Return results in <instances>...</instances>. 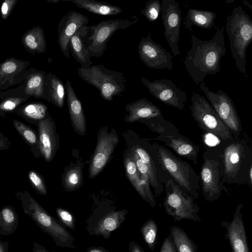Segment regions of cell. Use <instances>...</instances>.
<instances>
[{"label": "cell", "mask_w": 252, "mask_h": 252, "mask_svg": "<svg viewBox=\"0 0 252 252\" xmlns=\"http://www.w3.org/2000/svg\"><path fill=\"white\" fill-rule=\"evenodd\" d=\"M224 27H216V33L210 40H204L191 35V48L187 52L185 67L193 82L197 85L204 82L208 75L220 71V61L226 54Z\"/></svg>", "instance_id": "obj_1"}, {"label": "cell", "mask_w": 252, "mask_h": 252, "mask_svg": "<svg viewBox=\"0 0 252 252\" xmlns=\"http://www.w3.org/2000/svg\"><path fill=\"white\" fill-rule=\"evenodd\" d=\"M220 141L215 148L222 163L224 184L252 185L249 173L252 169V149L247 138Z\"/></svg>", "instance_id": "obj_2"}, {"label": "cell", "mask_w": 252, "mask_h": 252, "mask_svg": "<svg viewBox=\"0 0 252 252\" xmlns=\"http://www.w3.org/2000/svg\"><path fill=\"white\" fill-rule=\"evenodd\" d=\"M22 209L44 232L48 233L55 244L62 248H75L74 237L68 231L51 216L26 190L15 191Z\"/></svg>", "instance_id": "obj_3"}, {"label": "cell", "mask_w": 252, "mask_h": 252, "mask_svg": "<svg viewBox=\"0 0 252 252\" xmlns=\"http://www.w3.org/2000/svg\"><path fill=\"white\" fill-rule=\"evenodd\" d=\"M225 30L236 67L246 74V50L252 41V21L242 6L234 7L227 16Z\"/></svg>", "instance_id": "obj_4"}, {"label": "cell", "mask_w": 252, "mask_h": 252, "mask_svg": "<svg viewBox=\"0 0 252 252\" xmlns=\"http://www.w3.org/2000/svg\"><path fill=\"white\" fill-rule=\"evenodd\" d=\"M154 144L164 170L181 188L197 199L200 189L199 177L193 167L163 145Z\"/></svg>", "instance_id": "obj_5"}, {"label": "cell", "mask_w": 252, "mask_h": 252, "mask_svg": "<svg viewBox=\"0 0 252 252\" xmlns=\"http://www.w3.org/2000/svg\"><path fill=\"white\" fill-rule=\"evenodd\" d=\"M77 73L83 81L94 87L106 101H112L114 96L121 95L125 91L126 79L124 74L107 68L104 65L80 67Z\"/></svg>", "instance_id": "obj_6"}, {"label": "cell", "mask_w": 252, "mask_h": 252, "mask_svg": "<svg viewBox=\"0 0 252 252\" xmlns=\"http://www.w3.org/2000/svg\"><path fill=\"white\" fill-rule=\"evenodd\" d=\"M203 162L199 177L202 195L210 202L218 200L223 191L227 192L222 182L221 158L215 147H207L203 154Z\"/></svg>", "instance_id": "obj_7"}, {"label": "cell", "mask_w": 252, "mask_h": 252, "mask_svg": "<svg viewBox=\"0 0 252 252\" xmlns=\"http://www.w3.org/2000/svg\"><path fill=\"white\" fill-rule=\"evenodd\" d=\"M165 196L163 206L166 213L174 221L183 219L201 221L198 213L200 208L194 198L183 190L172 179H168L164 184Z\"/></svg>", "instance_id": "obj_8"}, {"label": "cell", "mask_w": 252, "mask_h": 252, "mask_svg": "<svg viewBox=\"0 0 252 252\" xmlns=\"http://www.w3.org/2000/svg\"><path fill=\"white\" fill-rule=\"evenodd\" d=\"M190 100L191 104L189 108L191 116L203 131L213 135L220 141L234 138L229 129L205 97L193 92Z\"/></svg>", "instance_id": "obj_9"}, {"label": "cell", "mask_w": 252, "mask_h": 252, "mask_svg": "<svg viewBox=\"0 0 252 252\" xmlns=\"http://www.w3.org/2000/svg\"><path fill=\"white\" fill-rule=\"evenodd\" d=\"M138 21L132 15L126 19L104 20L94 25L86 26L85 40L90 55L100 57L105 52L110 38L119 30L126 29Z\"/></svg>", "instance_id": "obj_10"}, {"label": "cell", "mask_w": 252, "mask_h": 252, "mask_svg": "<svg viewBox=\"0 0 252 252\" xmlns=\"http://www.w3.org/2000/svg\"><path fill=\"white\" fill-rule=\"evenodd\" d=\"M200 90L204 93L221 121L225 125L234 139L241 137L242 127L240 119L232 99L221 90L217 92L211 91L203 82L199 84Z\"/></svg>", "instance_id": "obj_11"}, {"label": "cell", "mask_w": 252, "mask_h": 252, "mask_svg": "<svg viewBox=\"0 0 252 252\" xmlns=\"http://www.w3.org/2000/svg\"><path fill=\"white\" fill-rule=\"evenodd\" d=\"M141 82L149 93L161 102L180 110L184 109L187 103L186 93L171 80L161 79L151 81L143 77Z\"/></svg>", "instance_id": "obj_12"}, {"label": "cell", "mask_w": 252, "mask_h": 252, "mask_svg": "<svg viewBox=\"0 0 252 252\" xmlns=\"http://www.w3.org/2000/svg\"><path fill=\"white\" fill-rule=\"evenodd\" d=\"M161 16L164 26V35L174 56L180 54L178 47L182 21L179 3L175 0H162Z\"/></svg>", "instance_id": "obj_13"}, {"label": "cell", "mask_w": 252, "mask_h": 252, "mask_svg": "<svg viewBox=\"0 0 252 252\" xmlns=\"http://www.w3.org/2000/svg\"><path fill=\"white\" fill-rule=\"evenodd\" d=\"M140 60L148 67L173 70V56L159 44L154 41L149 32L146 37H142L138 46Z\"/></svg>", "instance_id": "obj_14"}, {"label": "cell", "mask_w": 252, "mask_h": 252, "mask_svg": "<svg viewBox=\"0 0 252 252\" xmlns=\"http://www.w3.org/2000/svg\"><path fill=\"white\" fill-rule=\"evenodd\" d=\"M132 151L147 166L150 174V183L154 189V196H159L164 191V184L171 177L163 169L155 144L150 145L149 148L136 145Z\"/></svg>", "instance_id": "obj_15"}, {"label": "cell", "mask_w": 252, "mask_h": 252, "mask_svg": "<svg viewBox=\"0 0 252 252\" xmlns=\"http://www.w3.org/2000/svg\"><path fill=\"white\" fill-rule=\"evenodd\" d=\"M119 141V137L114 130L110 132L104 130L99 132L95 149L90 163V179L94 178L104 168Z\"/></svg>", "instance_id": "obj_16"}, {"label": "cell", "mask_w": 252, "mask_h": 252, "mask_svg": "<svg viewBox=\"0 0 252 252\" xmlns=\"http://www.w3.org/2000/svg\"><path fill=\"white\" fill-rule=\"evenodd\" d=\"M127 212V210H111L105 213L93 215L87 220L88 233L109 239L111 232L119 228L124 221Z\"/></svg>", "instance_id": "obj_17"}, {"label": "cell", "mask_w": 252, "mask_h": 252, "mask_svg": "<svg viewBox=\"0 0 252 252\" xmlns=\"http://www.w3.org/2000/svg\"><path fill=\"white\" fill-rule=\"evenodd\" d=\"M89 18L86 15L75 10L68 11L61 18L58 26V42L64 56H70L68 43L71 37L77 31L87 26Z\"/></svg>", "instance_id": "obj_18"}, {"label": "cell", "mask_w": 252, "mask_h": 252, "mask_svg": "<svg viewBox=\"0 0 252 252\" xmlns=\"http://www.w3.org/2000/svg\"><path fill=\"white\" fill-rule=\"evenodd\" d=\"M243 203L237 206L231 221H222L221 225L226 230L232 252H250L241 210Z\"/></svg>", "instance_id": "obj_19"}, {"label": "cell", "mask_w": 252, "mask_h": 252, "mask_svg": "<svg viewBox=\"0 0 252 252\" xmlns=\"http://www.w3.org/2000/svg\"><path fill=\"white\" fill-rule=\"evenodd\" d=\"M37 126L40 156L49 162L54 158L58 145L55 123L51 117H48L39 121Z\"/></svg>", "instance_id": "obj_20"}, {"label": "cell", "mask_w": 252, "mask_h": 252, "mask_svg": "<svg viewBox=\"0 0 252 252\" xmlns=\"http://www.w3.org/2000/svg\"><path fill=\"white\" fill-rule=\"evenodd\" d=\"M154 139L164 143L179 156L191 160L195 164L197 163L200 146L180 133L170 136L158 135Z\"/></svg>", "instance_id": "obj_21"}, {"label": "cell", "mask_w": 252, "mask_h": 252, "mask_svg": "<svg viewBox=\"0 0 252 252\" xmlns=\"http://www.w3.org/2000/svg\"><path fill=\"white\" fill-rule=\"evenodd\" d=\"M64 86L72 126L79 135H84L86 132V120L81 103L69 80L66 79Z\"/></svg>", "instance_id": "obj_22"}, {"label": "cell", "mask_w": 252, "mask_h": 252, "mask_svg": "<svg viewBox=\"0 0 252 252\" xmlns=\"http://www.w3.org/2000/svg\"><path fill=\"white\" fill-rule=\"evenodd\" d=\"M125 166L126 176L137 192L143 199L153 208L155 207L156 201L152 192L150 184L144 181L141 178L131 154L126 158Z\"/></svg>", "instance_id": "obj_23"}, {"label": "cell", "mask_w": 252, "mask_h": 252, "mask_svg": "<svg viewBox=\"0 0 252 252\" xmlns=\"http://www.w3.org/2000/svg\"><path fill=\"white\" fill-rule=\"evenodd\" d=\"M125 109L128 112L125 121L128 123L153 119L162 115L159 108L146 98L128 103Z\"/></svg>", "instance_id": "obj_24"}, {"label": "cell", "mask_w": 252, "mask_h": 252, "mask_svg": "<svg viewBox=\"0 0 252 252\" xmlns=\"http://www.w3.org/2000/svg\"><path fill=\"white\" fill-rule=\"evenodd\" d=\"M86 32V26L79 29L71 37L68 43L69 50L72 56L81 67L84 68H88L93 64L90 60L91 56L87 48L85 40Z\"/></svg>", "instance_id": "obj_25"}, {"label": "cell", "mask_w": 252, "mask_h": 252, "mask_svg": "<svg viewBox=\"0 0 252 252\" xmlns=\"http://www.w3.org/2000/svg\"><path fill=\"white\" fill-rule=\"evenodd\" d=\"M217 17L213 11L189 8L183 22L185 29L191 32L193 25L204 29H211L214 26Z\"/></svg>", "instance_id": "obj_26"}, {"label": "cell", "mask_w": 252, "mask_h": 252, "mask_svg": "<svg viewBox=\"0 0 252 252\" xmlns=\"http://www.w3.org/2000/svg\"><path fill=\"white\" fill-rule=\"evenodd\" d=\"M74 3L80 8L85 9L95 14L116 15L122 12L121 7L103 1L94 0H63Z\"/></svg>", "instance_id": "obj_27"}, {"label": "cell", "mask_w": 252, "mask_h": 252, "mask_svg": "<svg viewBox=\"0 0 252 252\" xmlns=\"http://www.w3.org/2000/svg\"><path fill=\"white\" fill-rule=\"evenodd\" d=\"M19 217L14 208L6 206L0 209V235L9 236L16 231Z\"/></svg>", "instance_id": "obj_28"}, {"label": "cell", "mask_w": 252, "mask_h": 252, "mask_svg": "<svg viewBox=\"0 0 252 252\" xmlns=\"http://www.w3.org/2000/svg\"><path fill=\"white\" fill-rule=\"evenodd\" d=\"M170 232L176 252H196V245L182 228L172 226Z\"/></svg>", "instance_id": "obj_29"}, {"label": "cell", "mask_w": 252, "mask_h": 252, "mask_svg": "<svg viewBox=\"0 0 252 252\" xmlns=\"http://www.w3.org/2000/svg\"><path fill=\"white\" fill-rule=\"evenodd\" d=\"M13 124L18 133L30 147L33 156L39 158L40 154L38 136L35 132L29 126L17 120H14Z\"/></svg>", "instance_id": "obj_30"}, {"label": "cell", "mask_w": 252, "mask_h": 252, "mask_svg": "<svg viewBox=\"0 0 252 252\" xmlns=\"http://www.w3.org/2000/svg\"><path fill=\"white\" fill-rule=\"evenodd\" d=\"M145 123L153 131L159 136H170L179 133L178 129L171 122L165 120L163 115L150 119L140 120Z\"/></svg>", "instance_id": "obj_31"}, {"label": "cell", "mask_w": 252, "mask_h": 252, "mask_svg": "<svg viewBox=\"0 0 252 252\" xmlns=\"http://www.w3.org/2000/svg\"><path fill=\"white\" fill-rule=\"evenodd\" d=\"M143 239L149 248L153 251L157 241L158 227L154 220L150 219L141 227Z\"/></svg>", "instance_id": "obj_32"}, {"label": "cell", "mask_w": 252, "mask_h": 252, "mask_svg": "<svg viewBox=\"0 0 252 252\" xmlns=\"http://www.w3.org/2000/svg\"><path fill=\"white\" fill-rule=\"evenodd\" d=\"M51 97L57 107L62 108L66 95L65 88L62 81L55 76L51 78Z\"/></svg>", "instance_id": "obj_33"}, {"label": "cell", "mask_w": 252, "mask_h": 252, "mask_svg": "<svg viewBox=\"0 0 252 252\" xmlns=\"http://www.w3.org/2000/svg\"><path fill=\"white\" fill-rule=\"evenodd\" d=\"M83 178L80 167L75 166L69 169L63 179L65 188L69 191H73L80 187Z\"/></svg>", "instance_id": "obj_34"}, {"label": "cell", "mask_w": 252, "mask_h": 252, "mask_svg": "<svg viewBox=\"0 0 252 252\" xmlns=\"http://www.w3.org/2000/svg\"><path fill=\"white\" fill-rule=\"evenodd\" d=\"M161 4L158 0H150L145 4L140 13L144 16L148 21H156L161 12Z\"/></svg>", "instance_id": "obj_35"}, {"label": "cell", "mask_w": 252, "mask_h": 252, "mask_svg": "<svg viewBox=\"0 0 252 252\" xmlns=\"http://www.w3.org/2000/svg\"><path fill=\"white\" fill-rule=\"evenodd\" d=\"M24 112L25 116L28 119L32 121H39V122L45 119L46 108L42 105L31 104L26 107Z\"/></svg>", "instance_id": "obj_36"}, {"label": "cell", "mask_w": 252, "mask_h": 252, "mask_svg": "<svg viewBox=\"0 0 252 252\" xmlns=\"http://www.w3.org/2000/svg\"><path fill=\"white\" fill-rule=\"evenodd\" d=\"M28 177L32 186L35 190L42 195L47 194V188L41 175L36 171L31 170L29 172Z\"/></svg>", "instance_id": "obj_37"}, {"label": "cell", "mask_w": 252, "mask_h": 252, "mask_svg": "<svg viewBox=\"0 0 252 252\" xmlns=\"http://www.w3.org/2000/svg\"><path fill=\"white\" fill-rule=\"evenodd\" d=\"M57 214L62 222L70 229L75 230V224L73 216L67 211L62 208L56 209Z\"/></svg>", "instance_id": "obj_38"}, {"label": "cell", "mask_w": 252, "mask_h": 252, "mask_svg": "<svg viewBox=\"0 0 252 252\" xmlns=\"http://www.w3.org/2000/svg\"><path fill=\"white\" fill-rule=\"evenodd\" d=\"M159 252H176L170 234L164 239Z\"/></svg>", "instance_id": "obj_39"}, {"label": "cell", "mask_w": 252, "mask_h": 252, "mask_svg": "<svg viewBox=\"0 0 252 252\" xmlns=\"http://www.w3.org/2000/svg\"><path fill=\"white\" fill-rule=\"evenodd\" d=\"M11 148V143L0 131V151L9 149Z\"/></svg>", "instance_id": "obj_40"}, {"label": "cell", "mask_w": 252, "mask_h": 252, "mask_svg": "<svg viewBox=\"0 0 252 252\" xmlns=\"http://www.w3.org/2000/svg\"><path fill=\"white\" fill-rule=\"evenodd\" d=\"M2 71L6 73H11L16 69V65L13 62H6L2 65Z\"/></svg>", "instance_id": "obj_41"}, {"label": "cell", "mask_w": 252, "mask_h": 252, "mask_svg": "<svg viewBox=\"0 0 252 252\" xmlns=\"http://www.w3.org/2000/svg\"><path fill=\"white\" fill-rule=\"evenodd\" d=\"M42 78L39 76H35L32 78L28 82L29 88H34L38 87L41 82Z\"/></svg>", "instance_id": "obj_42"}, {"label": "cell", "mask_w": 252, "mask_h": 252, "mask_svg": "<svg viewBox=\"0 0 252 252\" xmlns=\"http://www.w3.org/2000/svg\"><path fill=\"white\" fill-rule=\"evenodd\" d=\"M35 39L33 35L29 34L26 36L25 42L30 48L34 49L37 47V43L35 41Z\"/></svg>", "instance_id": "obj_43"}, {"label": "cell", "mask_w": 252, "mask_h": 252, "mask_svg": "<svg viewBox=\"0 0 252 252\" xmlns=\"http://www.w3.org/2000/svg\"><path fill=\"white\" fill-rule=\"evenodd\" d=\"M128 249L129 252H145L141 246L133 241L129 243Z\"/></svg>", "instance_id": "obj_44"}, {"label": "cell", "mask_w": 252, "mask_h": 252, "mask_svg": "<svg viewBox=\"0 0 252 252\" xmlns=\"http://www.w3.org/2000/svg\"><path fill=\"white\" fill-rule=\"evenodd\" d=\"M16 106V104L15 102L8 100L4 103L2 106L3 110L9 111L13 110Z\"/></svg>", "instance_id": "obj_45"}, {"label": "cell", "mask_w": 252, "mask_h": 252, "mask_svg": "<svg viewBox=\"0 0 252 252\" xmlns=\"http://www.w3.org/2000/svg\"><path fill=\"white\" fill-rule=\"evenodd\" d=\"M32 252H50L41 244L34 242L33 244Z\"/></svg>", "instance_id": "obj_46"}, {"label": "cell", "mask_w": 252, "mask_h": 252, "mask_svg": "<svg viewBox=\"0 0 252 252\" xmlns=\"http://www.w3.org/2000/svg\"><path fill=\"white\" fill-rule=\"evenodd\" d=\"M8 243L7 241H2L0 237V252H8Z\"/></svg>", "instance_id": "obj_47"}, {"label": "cell", "mask_w": 252, "mask_h": 252, "mask_svg": "<svg viewBox=\"0 0 252 252\" xmlns=\"http://www.w3.org/2000/svg\"><path fill=\"white\" fill-rule=\"evenodd\" d=\"M8 11V6L6 3L4 2L1 6V12L3 14L5 15L7 14Z\"/></svg>", "instance_id": "obj_48"}, {"label": "cell", "mask_w": 252, "mask_h": 252, "mask_svg": "<svg viewBox=\"0 0 252 252\" xmlns=\"http://www.w3.org/2000/svg\"><path fill=\"white\" fill-rule=\"evenodd\" d=\"M242 1L244 3V4L246 6H247V7L250 8L251 10H252V5L251 4V3H250L249 2H248V1L245 0H242Z\"/></svg>", "instance_id": "obj_49"}, {"label": "cell", "mask_w": 252, "mask_h": 252, "mask_svg": "<svg viewBox=\"0 0 252 252\" xmlns=\"http://www.w3.org/2000/svg\"><path fill=\"white\" fill-rule=\"evenodd\" d=\"M90 252H104V251L99 249H94Z\"/></svg>", "instance_id": "obj_50"}]
</instances>
